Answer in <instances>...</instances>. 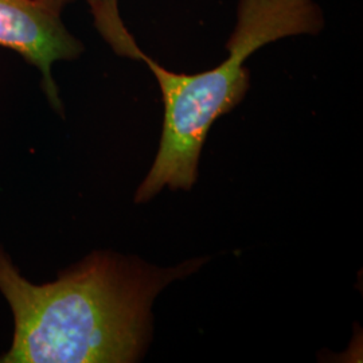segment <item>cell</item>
<instances>
[{
  "instance_id": "6da1fadb",
  "label": "cell",
  "mask_w": 363,
  "mask_h": 363,
  "mask_svg": "<svg viewBox=\"0 0 363 363\" xmlns=\"http://www.w3.org/2000/svg\"><path fill=\"white\" fill-rule=\"evenodd\" d=\"M196 267L163 271L94 252L58 280L33 284L0 245V292L15 323L0 363L135 362L150 340L154 298Z\"/></svg>"
},
{
  "instance_id": "3957f363",
  "label": "cell",
  "mask_w": 363,
  "mask_h": 363,
  "mask_svg": "<svg viewBox=\"0 0 363 363\" xmlns=\"http://www.w3.org/2000/svg\"><path fill=\"white\" fill-rule=\"evenodd\" d=\"M0 46L18 52L42 76V89L52 108L62 111L52 67L84 52V45L66 28L61 13L38 0H0Z\"/></svg>"
},
{
  "instance_id": "7a4b0ae2",
  "label": "cell",
  "mask_w": 363,
  "mask_h": 363,
  "mask_svg": "<svg viewBox=\"0 0 363 363\" xmlns=\"http://www.w3.org/2000/svg\"><path fill=\"white\" fill-rule=\"evenodd\" d=\"M325 13L315 0H238L235 26L226 42L228 58L203 73L169 72L148 55L164 104L159 152L135 201L147 202L164 187L190 190L199 156L214 121L233 111L250 86L247 58L279 39L318 35Z\"/></svg>"
},
{
  "instance_id": "277c9868",
  "label": "cell",
  "mask_w": 363,
  "mask_h": 363,
  "mask_svg": "<svg viewBox=\"0 0 363 363\" xmlns=\"http://www.w3.org/2000/svg\"><path fill=\"white\" fill-rule=\"evenodd\" d=\"M52 13H62L67 4L76 0H38ZM120 0H85L93 16V23L97 33L108 43V46L120 57H125L135 61L145 60V54L139 48L136 39L125 26L120 7Z\"/></svg>"
}]
</instances>
